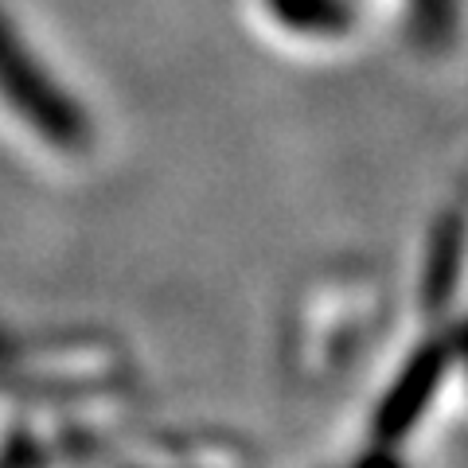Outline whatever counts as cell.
Instances as JSON below:
<instances>
[{
	"label": "cell",
	"instance_id": "cell-3",
	"mask_svg": "<svg viewBox=\"0 0 468 468\" xmlns=\"http://www.w3.org/2000/svg\"><path fill=\"white\" fill-rule=\"evenodd\" d=\"M464 246H468V215L464 207H449L430 230L426 258H421V301L430 313H441L452 301L464 270Z\"/></svg>",
	"mask_w": 468,
	"mask_h": 468
},
{
	"label": "cell",
	"instance_id": "cell-6",
	"mask_svg": "<svg viewBox=\"0 0 468 468\" xmlns=\"http://www.w3.org/2000/svg\"><path fill=\"white\" fill-rule=\"evenodd\" d=\"M449 351H452V359H464L468 363V324L449 340Z\"/></svg>",
	"mask_w": 468,
	"mask_h": 468
},
{
	"label": "cell",
	"instance_id": "cell-4",
	"mask_svg": "<svg viewBox=\"0 0 468 468\" xmlns=\"http://www.w3.org/2000/svg\"><path fill=\"white\" fill-rule=\"evenodd\" d=\"M273 24L304 39H340L351 27L347 0H261Z\"/></svg>",
	"mask_w": 468,
	"mask_h": 468
},
{
	"label": "cell",
	"instance_id": "cell-2",
	"mask_svg": "<svg viewBox=\"0 0 468 468\" xmlns=\"http://www.w3.org/2000/svg\"><path fill=\"white\" fill-rule=\"evenodd\" d=\"M452 371V351L449 340H430L421 344L414 356L402 363V371L394 375V383L383 390L371 421V441L375 445H402L410 433L421 426V418L430 414L433 399L441 394L445 378Z\"/></svg>",
	"mask_w": 468,
	"mask_h": 468
},
{
	"label": "cell",
	"instance_id": "cell-5",
	"mask_svg": "<svg viewBox=\"0 0 468 468\" xmlns=\"http://www.w3.org/2000/svg\"><path fill=\"white\" fill-rule=\"evenodd\" d=\"M410 32L426 51H445L461 32V0H406Z\"/></svg>",
	"mask_w": 468,
	"mask_h": 468
},
{
	"label": "cell",
	"instance_id": "cell-1",
	"mask_svg": "<svg viewBox=\"0 0 468 468\" xmlns=\"http://www.w3.org/2000/svg\"><path fill=\"white\" fill-rule=\"evenodd\" d=\"M0 98L51 149L75 153L90 141V122L82 106L70 98L67 86L55 82V75L20 39L5 12H0Z\"/></svg>",
	"mask_w": 468,
	"mask_h": 468
}]
</instances>
